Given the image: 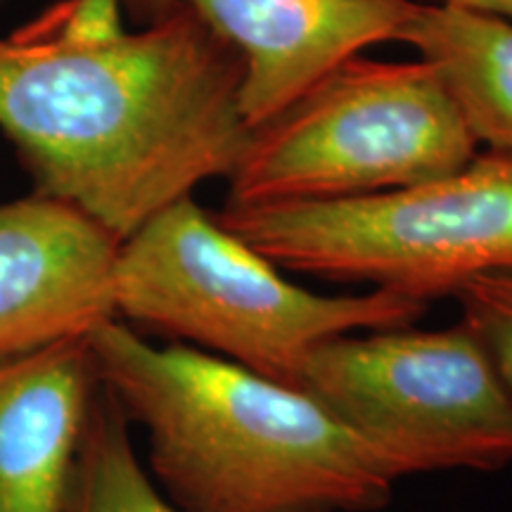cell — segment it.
I'll return each instance as SVG.
<instances>
[{"label":"cell","mask_w":512,"mask_h":512,"mask_svg":"<svg viewBox=\"0 0 512 512\" xmlns=\"http://www.w3.org/2000/svg\"><path fill=\"white\" fill-rule=\"evenodd\" d=\"M121 0H60L0 36V131L34 195L124 242L245 150V64L174 5L128 31Z\"/></svg>","instance_id":"6da1fadb"},{"label":"cell","mask_w":512,"mask_h":512,"mask_svg":"<svg viewBox=\"0 0 512 512\" xmlns=\"http://www.w3.org/2000/svg\"><path fill=\"white\" fill-rule=\"evenodd\" d=\"M100 382L143 425L152 477L183 512H377L394 479L330 411L290 384L124 320L91 332Z\"/></svg>","instance_id":"7a4b0ae2"},{"label":"cell","mask_w":512,"mask_h":512,"mask_svg":"<svg viewBox=\"0 0 512 512\" xmlns=\"http://www.w3.org/2000/svg\"><path fill=\"white\" fill-rule=\"evenodd\" d=\"M114 309L131 328L138 325L299 389L311 351L323 342L411 328L427 304L389 290H306L190 195L121 242Z\"/></svg>","instance_id":"3957f363"},{"label":"cell","mask_w":512,"mask_h":512,"mask_svg":"<svg viewBox=\"0 0 512 512\" xmlns=\"http://www.w3.org/2000/svg\"><path fill=\"white\" fill-rule=\"evenodd\" d=\"M479 145L430 62H339L252 126L230 171V207L342 202L437 181Z\"/></svg>","instance_id":"277c9868"},{"label":"cell","mask_w":512,"mask_h":512,"mask_svg":"<svg viewBox=\"0 0 512 512\" xmlns=\"http://www.w3.org/2000/svg\"><path fill=\"white\" fill-rule=\"evenodd\" d=\"M216 219L280 271L430 304L512 273V157L479 150L437 181L342 202L230 207Z\"/></svg>","instance_id":"5b68a950"},{"label":"cell","mask_w":512,"mask_h":512,"mask_svg":"<svg viewBox=\"0 0 512 512\" xmlns=\"http://www.w3.org/2000/svg\"><path fill=\"white\" fill-rule=\"evenodd\" d=\"M389 477L512 465V396L463 320L373 330L311 351L302 384Z\"/></svg>","instance_id":"8992f818"},{"label":"cell","mask_w":512,"mask_h":512,"mask_svg":"<svg viewBox=\"0 0 512 512\" xmlns=\"http://www.w3.org/2000/svg\"><path fill=\"white\" fill-rule=\"evenodd\" d=\"M420 0H121L150 22L174 5L195 12L245 64L242 112L261 124L339 62L399 41Z\"/></svg>","instance_id":"52a82bcc"},{"label":"cell","mask_w":512,"mask_h":512,"mask_svg":"<svg viewBox=\"0 0 512 512\" xmlns=\"http://www.w3.org/2000/svg\"><path fill=\"white\" fill-rule=\"evenodd\" d=\"M119 245L81 211L34 192L0 204V356L117 318Z\"/></svg>","instance_id":"ba28073f"},{"label":"cell","mask_w":512,"mask_h":512,"mask_svg":"<svg viewBox=\"0 0 512 512\" xmlns=\"http://www.w3.org/2000/svg\"><path fill=\"white\" fill-rule=\"evenodd\" d=\"M98 387L91 335L0 356V512H67Z\"/></svg>","instance_id":"9c48e42d"},{"label":"cell","mask_w":512,"mask_h":512,"mask_svg":"<svg viewBox=\"0 0 512 512\" xmlns=\"http://www.w3.org/2000/svg\"><path fill=\"white\" fill-rule=\"evenodd\" d=\"M399 41L437 69L479 150L512 157V22L418 3Z\"/></svg>","instance_id":"30bf717a"},{"label":"cell","mask_w":512,"mask_h":512,"mask_svg":"<svg viewBox=\"0 0 512 512\" xmlns=\"http://www.w3.org/2000/svg\"><path fill=\"white\" fill-rule=\"evenodd\" d=\"M67 512H183L138 463L131 422L102 382L76 456Z\"/></svg>","instance_id":"8fae6325"},{"label":"cell","mask_w":512,"mask_h":512,"mask_svg":"<svg viewBox=\"0 0 512 512\" xmlns=\"http://www.w3.org/2000/svg\"><path fill=\"white\" fill-rule=\"evenodd\" d=\"M460 320L475 332L512 396V273L482 275L453 294Z\"/></svg>","instance_id":"7c38bea8"},{"label":"cell","mask_w":512,"mask_h":512,"mask_svg":"<svg viewBox=\"0 0 512 512\" xmlns=\"http://www.w3.org/2000/svg\"><path fill=\"white\" fill-rule=\"evenodd\" d=\"M451 5H460V8H470L477 12H486L512 22V0H448Z\"/></svg>","instance_id":"4fadbf2b"},{"label":"cell","mask_w":512,"mask_h":512,"mask_svg":"<svg viewBox=\"0 0 512 512\" xmlns=\"http://www.w3.org/2000/svg\"><path fill=\"white\" fill-rule=\"evenodd\" d=\"M432 3H448V0H432Z\"/></svg>","instance_id":"5bb4252c"},{"label":"cell","mask_w":512,"mask_h":512,"mask_svg":"<svg viewBox=\"0 0 512 512\" xmlns=\"http://www.w3.org/2000/svg\"><path fill=\"white\" fill-rule=\"evenodd\" d=\"M0 3H3V0H0Z\"/></svg>","instance_id":"9a60e30c"}]
</instances>
